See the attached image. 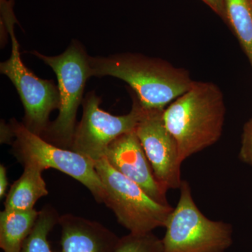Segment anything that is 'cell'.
I'll return each mask as SVG.
<instances>
[{
	"label": "cell",
	"mask_w": 252,
	"mask_h": 252,
	"mask_svg": "<svg viewBox=\"0 0 252 252\" xmlns=\"http://www.w3.org/2000/svg\"><path fill=\"white\" fill-rule=\"evenodd\" d=\"M91 77L111 76L122 79L135 92L142 107L148 110L165 106L187 92L194 81L185 68L158 58L124 53L89 56Z\"/></svg>",
	"instance_id": "cell-1"
},
{
	"label": "cell",
	"mask_w": 252,
	"mask_h": 252,
	"mask_svg": "<svg viewBox=\"0 0 252 252\" xmlns=\"http://www.w3.org/2000/svg\"><path fill=\"white\" fill-rule=\"evenodd\" d=\"M225 115L223 93L209 81H194L187 92L164 109V124L177 142L181 162L220 140Z\"/></svg>",
	"instance_id": "cell-2"
},
{
	"label": "cell",
	"mask_w": 252,
	"mask_h": 252,
	"mask_svg": "<svg viewBox=\"0 0 252 252\" xmlns=\"http://www.w3.org/2000/svg\"><path fill=\"white\" fill-rule=\"evenodd\" d=\"M32 54L52 68L58 79L59 114L41 136L50 143L64 149L72 147L78 108L82 104L88 79L91 78L89 56L80 43L72 41L63 54L47 56L36 51Z\"/></svg>",
	"instance_id": "cell-3"
},
{
	"label": "cell",
	"mask_w": 252,
	"mask_h": 252,
	"mask_svg": "<svg viewBox=\"0 0 252 252\" xmlns=\"http://www.w3.org/2000/svg\"><path fill=\"white\" fill-rule=\"evenodd\" d=\"M1 130V142L14 139V154L23 165L32 163L43 170L49 168L59 170L85 186L97 203H103L104 186L90 158L71 149L50 143L28 130L16 119H12L9 125L3 124Z\"/></svg>",
	"instance_id": "cell-4"
},
{
	"label": "cell",
	"mask_w": 252,
	"mask_h": 252,
	"mask_svg": "<svg viewBox=\"0 0 252 252\" xmlns=\"http://www.w3.org/2000/svg\"><path fill=\"white\" fill-rule=\"evenodd\" d=\"M180 190L178 203L165 225L162 252H225L233 243L231 225L205 217L187 181H182Z\"/></svg>",
	"instance_id": "cell-5"
},
{
	"label": "cell",
	"mask_w": 252,
	"mask_h": 252,
	"mask_svg": "<svg viewBox=\"0 0 252 252\" xmlns=\"http://www.w3.org/2000/svg\"><path fill=\"white\" fill-rule=\"evenodd\" d=\"M104 188L103 203L121 225L132 233H146L165 227L172 207L149 196L140 186L113 168L103 157L94 161Z\"/></svg>",
	"instance_id": "cell-6"
},
{
	"label": "cell",
	"mask_w": 252,
	"mask_h": 252,
	"mask_svg": "<svg viewBox=\"0 0 252 252\" xmlns=\"http://www.w3.org/2000/svg\"><path fill=\"white\" fill-rule=\"evenodd\" d=\"M130 112L114 116L99 107L101 100L94 91L83 99V117L77 126L71 150L89 158L93 161L104 157L107 147L124 134L135 130L144 109L135 95Z\"/></svg>",
	"instance_id": "cell-7"
},
{
	"label": "cell",
	"mask_w": 252,
	"mask_h": 252,
	"mask_svg": "<svg viewBox=\"0 0 252 252\" xmlns=\"http://www.w3.org/2000/svg\"><path fill=\"white\" fill-rule=\"evenodd\" d=\"M8 33L11 38V54L0 64V72L13 83L22 101L25 109L22 124L28 130L41 136L49 125L50 114L59 109V88L53 81L38 77L25 65L14 30Z\"/></svg>",
	"instance_id": "cell-8"
},
{
	"label": "cell",
	"mask_w": 252,
	"mask_h": 252,
	"mask_svg": "<svg viewBox=\"0 0 252 252\" xmlns=\"http://www.w3.org/2000/svg\"><path fill=\"white\" fill-rule=\"evenodd\" d=\"M163 111L144 109L135 132L156 180L167 191L170 189H180L183 180L181 179L182 162L178 146L164 124Z\"/></svg>",
	"instance_id": "cell-9"
},
{
	"label": "cell",
	"mask_w": 252,
	"mask_h": 252,
	"mask_svg": "<svg viewBox=\"0 0 252 252\" xmlns=\"http://www.w3.org/2000/svg\"><path fill=\"white\" fill-rule=\"evenodd\" d=\"M104 157L113 168L140 186L150 198L162 205H169L167 191L156 180L135 130L113 141L106 149Z\"/></svg>",
	"instance_id": "cell-10"
},
{
	"label": "cell",
	"mask_w": 252,
	"mask_h": 252,
	"mask_svg": "<svg viewBox=\"0 0 252 252\" xmlns=\"http://www.w3.org/2000/svg\"><path fill=\"white\" fill-rule=\"evenodd\" d=\"M62 252H114L120 238L96 221L73 215L60 217Z\"/></svg>",
	"instance_id": "cell-11"
},
{
	"label": "cell",
	"mask_w": 252,
	"mask_h": 252,
	"mask_svg": "<svg viewBox=\"0 0 252 252\" xmlns=\"http://www.w3.org/2000/svg\"><path fill=\"white\" fill-rule=\"evenodd\" d=\"M43 171L34 164H25L22 175L13 184L6 195L4 210L28 211L34 209L37 200L49 194Z\"/></svg>",
	"instance_id": "cell-12"
},
{
	"label": "cell",
	"mask_w": 252,
	"mask_h": 252,
	"mask_svg": "<svg viewBox=\"0 0 252 252\" xmlns=\"http://www.w3.org/2000/svg\"><path fill=\"white\" fill-rule=\"evenodd\" d=\"M35 209L28 211L4 210L0 214V247L4 252H21L25 240L39 217Z\"/></svg>",
	"instance_id": "cell-13"
},
{
	"label": "cell",
	"mask_w": 252,
	"mask_h": 252,
	"mask_svg": "<svg viewBox=\"0 0 252 252\" xmlns=\"http://www.w3.org/2000/svg\"><path fill=\"white\" fill-rule=\"evenodd\" d=\"M225 22L241 46L252 68V0H225Z\"/></svg>",
	"instance_id": "cell-14"
},
{
	"label": "cell",
	"mask_w": 252,
	"mask_h": 252,
	"mask_svg": "<svg viewBox=\"0 0 252 252\" xmlns=\"http://www.w3.org/2000/svg\"><path fill=\"white\" fill-rule=\"evenodd\" d=\"M60 217L54 209L45 207L39 212V217L22 245L21 252H52L50 249L48 235Z\"/></svg>",
	"instance_id": "cell-15"
},
{
	"label": "cell",
	"mask_w": 252,
	"mask_h": 252,
	"mask_svg": "<svg viewBox=\"0 0 252 252\" xmlns=\"http://www.w3.org/2000/svg\"><path fill=\"white\" fill-rule=\"evenodd\" d=\"M162 240L152 232L132 233L119 240L114 252H162Z\"/></svg>",
	"instance_id": "cell-16"
},
{
	"label": "cell",
	"mask_w": 252,
	"mask_h": 252,
	"mask_svg": "<svg viewBox=\"0 0 252 252\" xmlns=\"http://www.w3.org/2000/svg\"><path fill=\"white\" fill-rule=\"evenodd\" d=\"M225 22V0H202Z\"/></svg>",
	"instance_id": "cell-17"
},
{
	"label": "cell",
	"mask_w": 252,
	"mask_h": 252,
	"mask_svg": "<svg viewBox=\"0 0 252 252\" xmlns=\"http://www.w3.org/2000/svg\"><path fill=\"white\" fill-rule=\"evenodd\" d=\"M8 182L7 175H6V167L3 165H0V197L3 198L7 190Z\"/></svg>",
	"instance_id": "cell-18"
},
{
	"label": "cell",
	"mask_w": 252,
	"mask_h": 252,
	"mask_svg": "<svg viewBox=\"0 0 252 252\" xmlns=\"http://www.w3.org/2000/svg\"><path fill=\"white\" fill-rule=\"evenodd\" d=\"M9 1L11 3V4L14 5V0H9Z\"/></svg>",
	"instance_id": "cell-19"
}]
</instances>
